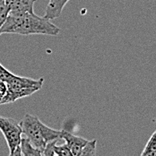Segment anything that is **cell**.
<instances>
[{"label": "cell", "mask_w": 156, "mask_h": 156, "mask_svg": "<svg viewBox=\"0 0 156 156\" xmlns=\"http://www.w3.org/2000/svg\"><path fill=\"white\" fill-rule=\"evenodd\" d=\"M60 29L53 24L49 19L37 16L34 12L25 13H11L0 29V35L5 33L31 35L43 34L49 36H57Z\"/></svg>", "instance_id": "6da1fadb"}, {"label": "cell", "mask_w": 156, "mask_h": 156, "mask_svg": "<svg viewBox=\"0 0 156 156\" xmlns=\"http://www.w3.org/2000/svg\"><path fill=\"white\" fill-rule=\"evenodd\" d=\"M20 126L23 130V134L29 142L34 146L43 151L48 143L61 139V130L51 128L41 119L31 114H25L21 120Z\"/></svg>", "instance_id": "7a4b0ae2"}, {"label": "cell", "mask_w": 156, "mask_h": 156, "mask_svg": "<svg viewBox=\"0 0 156 156\" xmlns=\"http://www.w3.org/2000/svg\"><path fill=\"white\" fill-rule=\"evenodd\" d=\"M0 131L6 141L9 153H13L20 146L23 138V130L20 123L16 122V120L13 119L0 116Z\"/></svg>", "instance_id": "3957f363"}, {"label": "cell", "mask_w": 156, "mask_h": 156, "mask_svg": "<svg viewBox=\"0 0 156 156\" xmlns=\"http://www.w3.org/2000/svg\"><path fill=\"white\" fill-rule=\"evenodd\" d=\"M61 139L66 141V145L69 147V149L73 153L74 156L77 155L88 143L87 139L75 136L66 130H61Z\"/></svg>", "instance_id": "277c9868"}, {"label": "cell", "mask_w": 156, "mask_h": 156, "mask_svg": "<svg viewBox=\"0 0 156 156\" xmlns=\"http://www.w3.org/2000/svg\"><path fill=\"white\" fill-rule=\"evenodd\" d=\"M5 2L11 13H32L36 0H5Z\"/></svg>", "instance_id": "5b68a950"}, {"label": "cell", "mask_w": 156, "mask_h": 156, "mask_svg": "<svg viewBox=\"0 0 156 156\" xmlns=\"http://www.w3.org/2000/svg\"><path fill=\"white\" fill-rule=\"evenodd\" d=\"M68 1L69 0H49V3L45 10L44 17L49 20L58 18Z\"/></svg>", "instance_id": "8992f818"}, {"label": "cell", "mask_w": 156, "mask_h": 156, "mask_svg": "<svg viewBox=\"0 0 156 156\" xmlns=\"http://www.w3.org/2000/svg\"><path fill=\"white\" fill-rule=\"evenodd\" d=\"M20 148L23 156H43V151L32 146V144L26 137L22 138Z\"/></svg>", "instance_id": "52a82bcc"}, {"label": "cell", "mask_w": 156, "mask_h": 156, "mask_svg": "<svg viewBox=\"0 0 156 156\" xmlns=\"http://www.w3.org/2000/svg\"><path fill=\"white\" fill-rule=\"evenodd\" d=\"M140 156H156V130L145 144Z\"/></svg>", "instance_id": "ba28073f"}, {"label": "cell", "mask_w": 156, "mask_h": 156, "mask_svg": "<svg viewBox=\"0 0 156 156\" xmlns=\"http://www.w3.org/2000/svg\"><path fill=\"white\" fill-rule=\"evenodd\" d=\"M96 144H97L96 139L88 141V143L83 148V150L76 156H96Z\"/></svg>", "instance_id": "9c48e42d"}, {"label": "cell", "mask_w": 156, "mask_h": 156, "mask_svg": "<svg viewBox=\"0 0 156 156\" xmlns=\"http://www.w3.org/2000/svg\"><path fill=\"white\" fill-rule=\"evenodd\" d=\"M53 150H54V153H55L56 156H74L73 153L69 149V147L66 145V144L58 145L56 143L54 144Z\"/></svg>", "instance_id": "30bf717a"}, {"label": "cell", "mask_w": 156, "mask_h": 156, "mask_svg": "<svg viewBox=\"0 0 156 156\" xmlns=\"http://www.w3.org/2000/svg\"><path fill=\"white\" fill-rule=\"evenodd\" d=\"M9 14V8L5 0H0V29Z\"/></svg>", "instance_id": "8fae6325"}, {"label": "cell", "mask_w": 156, "mask_h": 156, "mask_svg": "<svg viewBox=\"0 0 156 156\" xmlns=\"http://www.w3.org/2000/svg\"><path fill=\"white\" fill-rule=\"evenodd\" d=\"M16 75L15 74H13V73H11L9 70H7L4 66H2L1 65V63H0V79L2 80V81H4L5 83H7L8 82H10L14 76H15Z\"/></svg>", "instance_id": "7c38bea8"}, {"label": "cell", "mask_w": 156, "mask_h": 156, "mask_svg": "<svg viewBox=\"0 0 156 156\" xmlns=\"http://www.w3.org/2000/svg\"><path fill=\"white\" fill-rule=\"evenodd\" d=\"M56 143H58V140H55L48 144L45 149L43 150V156H56L55 153H54V150H53L54 144Z\"/></svg>", "instance_id": "4fadbf2b"}, {"label": "cell", "mask_w": 156, "mask_h": 156, "mask_svg": "<svg viewBox=\"0 0 156 156\" xmlns=\"http://www.w3.org/2000/svg\"><path fill=\"white\" fill-rule=\"evenodd\" d=\"M6 91H7V86H6V83L2 81L0 79V105H1V102H2V100L4 99L5 95L6 94Z\"/></svg>", "instance_id": "5bb4252c"}, {"label": "cell", "mask_w": 156, "mask_h": 156, "mask_svg": "<svg viewBox=\"0 0 156 156\" xmlns=\"http://www.w3.org/2000/svg\"><path fill=\"white\" fill-rule=\"evenodd\" d=\"M8 156H23V154H22V151H21L20 146H19V147H17L16 150H15L13 153H11V154H10Z\"/></svg>", "instance_id": "9a60e30c"}]
</instances>
